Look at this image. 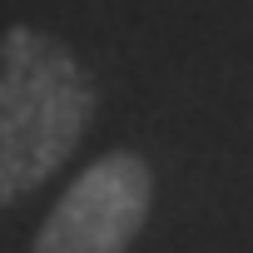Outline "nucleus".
I'll list each match as a JSON object with an SVG mask.
<instances>
[{"label":"nucleus","instance_id":"nucleus-1","mask_svg":"<svg viewBox=\"0 0 253 253\" xmlns=\"http://www.w3.org/2000/svg\"><path fill=\"white\" fill-rule=\"evenodd\" d=\"M94 80L80 55L35 30H0V209L35 194L84 139Z\"/></svg>","mask_w":253,"mask_h":253},{"label":"nucleus","instance_id":"nucleus-2","mask_svg":"<svg viewBox=\"0 0 253 253\" xmlns=\"http://www.w3.org/2000/svg\"><path fill=\"white\" fill-rule=\"evenodd\" d=\"M154 209V169L129 154H99L50 209L30 253H129Z\"/></svg>","mask_w":253,"mask_h":253}]
</instances>
